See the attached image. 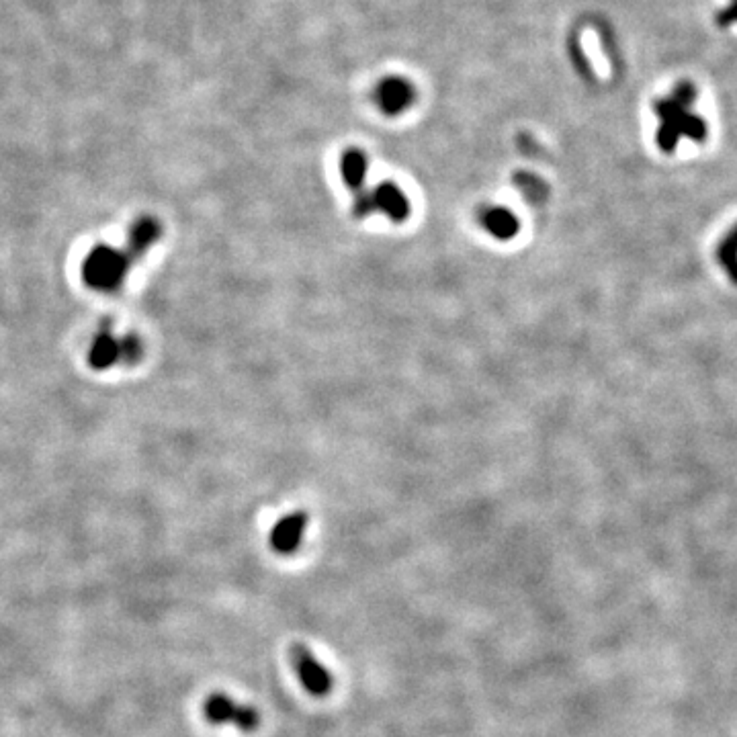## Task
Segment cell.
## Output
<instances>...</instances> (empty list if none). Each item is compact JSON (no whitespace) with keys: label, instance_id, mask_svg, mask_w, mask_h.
<instances>
[{"label":"cell","instance_id":"6da1fadb","mask_svg":"<svg viewBox=\"0 0 737 737\" xmlns=\"http://www.w3.org/2000/svg\"><path fill=\"white\" fill-rule=\"evenodd\" d=\"M136 263L125 250H117L109 244L95 246L82 265L84 283L97 291H117L125 281L129 269Z\"/></svg>","mask_w":737,"mask_h":737},{"label":"cell","instance_id":"7a4b0ae2","mask_svg":"<svg viewBox=\"0 0 737 737\" xmlns=\"http://www.w3.org/2000/svg\"><path fill=\"white\" fill-rule=\"evenodd\" d=\"M144 349L136 336L117 338L111 328H103L89 351V363L93 369L105 371L117 363H138Z\"/></svg>","mask_w":737,"mask_h":737},{"label":"cell","instance_id":"3957f363","mask_svg":"<svg viewBox=\"0 0 737 737\" xmlns=\"http://www.w3.org/2000/svg\"><path fill=\"white\" fill-rule=\"evenodd\" d=\"M289 660L297 680L306 688L308 695L316 699L330 695L334 678L330 670L312 654V649H308L303 643H295L289 652Z\"/></svg>","mask_w":737,"mask_h":737},{"label":"cell","instance_id":"277c9868","mask_svg":"<svg viewBox=\"0 0 737 737\" xmlns=\"http://www.w3.org/2000/svg\"><path fill=\"white\" fill-rule=\"evenodd\" d=\"M203 715L213 725H234L240 731H254L260 725V715L250 705H240L224 692L207 697Z\"/></svg>","mask_w":737,"mask_h":737},{"label":"cell","instance_id":"5b68a950","mask_svg":"<svg viewBox=\"0 0 737 737\" xmlns=\"http://www.w3.org/2000/svg\"><path fill=\"white\" fill-rule=\"evenodd\" d=\"M375 103L387 117H398L416 103L414 84L404 76H385L375 86Z\"/></svg>","mask_w":737,"mask_h":737},{"label":"cell","instance_id":"8992f818","mask_svg":"<svg viewBox=\"0 0 737 737\" xmlns=\"http://www.w3.org/2000/svg\"><path fill=\"white\" fill-rule=\"evenodd\" d=\"M371 197V211L385 215L389 222L402 224L410 218L412 205L408 195L392 181H383L375 189L369 191Z\"/></svg>","mask_w":737,"mask_h":737},{"label":"cell","instance_id":"52a82bcc","mask_svg":"<svg viewBox=\"0 0 737 737\" xmlns=\"http://www.w3.org/2000/svg\"><path fill=\"white\" fill-rule=\"evenodd\" d=\"M308 529V514L306 512H289L283 518H279L275 527L271 529L269 543L275 553L279 555H291L301 547L303 535Z\"/></svg>","mask_w":737,"mask_h":737},{"label":"cell","instance_id":"ba28073f","mask_svg":"<svg viewBox=\"0 0 737 737\" xmlns=\"http://www.w3.org/2000/svg\"><path fill=\"white\" fill-rule=\"evenodd\" d=\"M338 170H340V177L344 185L353 191V195H359L367 189L365 183H367V172H369V158L363 150L359 148L344 150L338 162Z\"/></svg>","mask_w":737,"mask_h":737},{"label":"cell","instance_id":"9c48e42d","mask_svg":"<svg viewBox=\"0 0 737 737\" xmlns=\"http://www.w3.org/2000/svg\"><path fill=\"white\" fill-rule=\"evenodd\" d=\"M482 226L492 238L500 242H510L520 234V220L516 218V213L502 205H492L484 209Z\"/></svg>","mask_w":737,"mask_h":737},{"label":"cell","instance_id":"30bf717a","mask_svg":"<svg viewBox=\"0 0 737 737\" xmlns=\"http://www.w3.org/2000/svg\"><path fill=\"white\" fill-rule=\"evenodd\" d=\"M160 236H162V226L154 218H140L134 224V228L129 230L125 252L136 263L138 258H142L158 242Z\"/></svg>","mask_w":737,"mask_h":737},{"label":"cell","instance_id":"8fae6325","mask_svg":"<svg viewBox=\"0 0 737 737\" xmlns=\"http://www.w3.org/2000/svg\"><path fill=\"white\" fill-rule=\"evenodd\" d=\"M514 187L533 203H541L547 197V185L539 177L531 175V172H518V175H514Z\"/></svg>","mask_w":737,"mask_h":737}]
</instances>
